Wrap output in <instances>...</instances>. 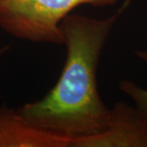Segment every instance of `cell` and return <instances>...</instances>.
<instances>
[{
  "instance_id": "6da1fadb",
  "label": "cell",
  "mask_w": 147,
  "mask_h": 147,
  "mask_svg": "<svg viewBox=\"0 0 147 147\" xmlns=\"http://www.w3.org/2000/svg\"><path fill=\"white\" fill-rule=\"evenodd\" d=\"M128 6L112 16L95 19L69 14L61 23L66 59L57 82L42 99L17 110L34 125L70 139L102 131L110 109L97 89L96 72L110 32Z\"/></svg>"
},
{
  "instance_id": "7a4b0ae2",
  "label": "cell",
  "mask_w": 147,
  "mask_h": 147,
  "mask_svg": "<svg viewBox=\"0 0 147 147\" xmlns=\"http://www.w3.org/2000/svg\"><path fill=\"white\" fill-rule=\"evenodd\" d=\"M118 0H0V27L21 40L64 45L61 23L82 5L103 7Z\"/></svg>"
},
{
  "instance_id": "3957f363",
  "label": "cell",
  "mask_w": 147,
  "mask_h": 147,
  "mask_svg": "<svg viewBox=\"0 0 147 147\" xmlns=\"http://www.w3.org/2000/svg\"><path fill=\"white\" fill-rule=\"evenodd\" d=\"M70 147H147V120L136 106L117 102L103 131L72 139Z\"/></svg>"
},
{
  "instance_id": "277c9868",
  "label": "cell",
  "mask_w": 147,
  "mask_h": 147,
  "mask_svg": "<svg viewBox=\"0 0 147 147\" xmlns=\"http://www.w3.org/2000/svg\"><path fill=\"white\" fill-rule=\"evenodd\" d=\"M71 141L34 125L17 109L0 106V147H70Z\"/></svg>"
},
{
  "instance_id": "5b68a950",
  "label": "cell",
  "mask_w": 147,
  "mask_h": 147,
  "mask_svg": "<svg viewBox=\"0 0 147 147\" xmlns=\"http://www.w3.org/2000/svg\"><path fill=\"white\" fill-rule=\"evenodd\" d=\"M140 58L147 65V51L139 50L135 52ZM119 88L122 92L129 96L135 104L137 110L147 120V89L142 88L137 84L128 79H123L119 82Z\"/></svg>"
},
{
  "instance_id": "8992f818",
  "label": "cell",
  "mask_w": 147,
  "mask_h": 147,
  "mask_svg": "<svg viewBox=\"0 0 147 147\" xmlns=\"http://www.w3.org/2000/svg\"><path fill=\"white\" fill-rule=\"evenodd\" d=\"M8 49V46H6V47H1L0 48V55L1 54H3V53H5L6 51Z\"/></svg>"
}]
</instances>
